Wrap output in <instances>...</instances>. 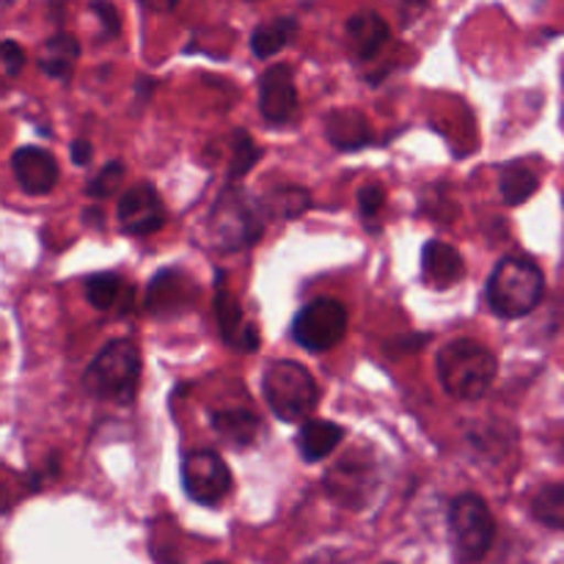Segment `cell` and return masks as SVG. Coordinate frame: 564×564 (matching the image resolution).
<instances>
[{"label": "cell", "mask_w": 564, "mask_h": 564, "mask_svg": "<svg viewBox=\"0 0 564 564\" xmlns=\"http://www.w3.org/2000/svg\"><path fill=\"white\" fill-rule=\"evenodd\" d=\"M499 364L485 345L474 339H455L438 352V380L455 400H482L494 386Z\"/></svg>", "instance_id": "cell-1"}, {"label": "cell", "mask_w": 564, "mask_h": 564, "mask_svg": "<svg viewBox=\"0 0 564 564\" xmlns=\"http://www.w3.org/2000/svg\"><path fill=\"white\" fill-rule=\"evenodd\" d=\"M138 380H141V350L130 339L105 345L83 375L88 394L116 405H130L135 400Z\"/></svg>", "instance_id": "cell-2"}, {"label": "cell", "mask_w": 564, "mask_h": 564, "mask_svg": "<svg viewBox=\"0 0 564 564\" xmlns=\"http://www.w3.org/2000/svg\"><path fill=\"white\" fill-rule=\"evenodd\" d=\"M545 295L543 270L527 257H507L496 264L488 281L490 312L505 319L532 314Z\"/></svg>", "instance_id": "cell-3"}, {"label": "cell", "mask_w": 564, "mask_h": 564, "mask_svg": "<svg viewBox=\"0 0 564 564\" xmlns=\"http://www.w3.org/2000/svg\"><path fill=\"white\" fill-rule=\"evenodd\" d=\"M262 391L270 411L286 424L303 422L308 413H314L319 402L317 380L297 361L270 364V369L262 378Z\"/></svg>", "instance_id": "cell-4"}, {"label": "cell", "mask_w": 564, "mask_h": 564, "mask_svg": "<svg viewBox=\"0 0 564 564\" xmlns=\"http://www.w3.org/2000/svg\"><path fill=\"white\" fill-rule=\"evenodd\" d=\"M264 229V218L257 202L240 187H226L209 215V235L224 251H240L253 246Z\"/></svg>", "instance_id": "cell-5"}, {"label": "cell", "mask_w": 564, "mask_h": 564, "mask_svg": "<svg viewBox=\"0 0 564 564\" xmlns=\"http://www.w3.org/2000/svg\"><path fill=\"white\" fill-rule=\"evenodd\" d=\"M449 532L463 562H479L496 538V521L477 494H463L449 507Z\"/></svg>", "instance_id": "cell-6"}, {"label": "cell", "mask_w": 564, "mask_h": 564, "mask_svg": "<svg viewBox=\"0 0 564 564\" xmlns=\"http://www.w3.org/2000/svg\"><path fill=\"white\" fill-rule=\"evenodd\" d=\"M347 334V308L334 297L308 303L292 323V336L312 352H325L339 345Z\"/></svg>", "instance_id": "cell-7"}, {"label": "cell", "mask_w": 564, "mask_h": 564, "mask_svg": "<svg viewBox=\"0 0 564 564\" xmlns=\"http://www.w3.org/2000/svg\"><path fill=\"white\" fill-rule=\"evenodd\" d=\"M182 488L196 505L215 507L229 496L231 471L213 449H198L182 460Z\"/></svg>", "instance_id": "cell-8"}, {"label": "cell", "mask_w": 564, "mask_h": 564, "mask_svg": "<svg viewBox=\"0 0 564 564\" xmlns=\"http://www.w3.org/2000/svg\"><path fill=\"white\" fill-rule=\"evenodd\" d=\"M116 215H119L121 231L132 237L154 235L165 224V207L160 202L158 191L149 182H138L130 191L121 193Z\"/></svg>", "instance_id": "cell-9"}, {"label": "cell", "mask_w": 564, "mask_h": 564, "mask_svg": "<svg viewBox=\"0 0 564 564\" xmlns=\"http://www.w3.org/2000/svg\"><path fill=\"white\" fill-rule=\"evenodd\" d=\"M297 110L295 77L290 66L279 64L264 72L259 83V113L270 124H286Z\"/></svg>", "instance_id": "cell-10"}, {"label": "cell", "mask_w": 564, "mask_h": 564, "mask_svg": "<svg viewBox=\"0 0 564 564\" xmlns=\"http://www.w3.org/2000/svg\"><path fill=\"white\" fill-rule=\"evenodd\" d=\"M11 171L17 185L28 196H44L58 185V163L47 149L22 147L11 154Z\"/></svg>", "instance_id": "cell-11"}, {"label": "cell", "mask_w": 564, "mask_h": 564, "mask_svg": "<svg viewBox=\"0 0 564 564\" xmlns=\"http://www.w3.org/2000/svg\"><path fill=\"white\" fill-rule=\"evenodd\" d=\"M372 466L358 457L347 455V460H341L334 471H328L325 477V488L334 496L339 505L345 507H361L367 501L369 490H372Z\"/></svg>", "instance_id": "cell-12"}, {"label": "cell", "mask_w": 564, "mask_h": 564, "mask_svg": "<svg viewBox=\"0 0 564 564\" xmlns=\"http://www.w3.org/2000/svg\"><path fill=\"white\" fill-rule=\"evenodd\" d=\"M224 275H218V295H215V314H218L220 336H224L226 345H231L235 350L253 352L259 347V334L253 325L246 323L242 317V308L237 306V301L231 297V292L226 290V284H220Z\"/></svg>", "instance_id": "cell-13"}, {"label": "cell", "mask_w": 564, "mask_h": 564, "mask_svg": "<svg viewBox=\"0 0 564 564\" xmlns=\"http://www.w3.org/2000/svg\"><path fill=\"white\" fill-rule=\"evenodd\" d=\"M466 273V264L457 248L441 240H430L422 251V279L433 290H452Z\"/></svg>", "instance_id": "cell-14"}, {"label": "cell", "mask_w": 564, "mask_h": 564, "mask_svg": "<svg viewBox=\"0 0 564 564\" xmlns=\"http://www.w3.org/2000/svg\"><path fill=\"white\" fill-rule=\"evenodd\" d=\"M325 135L341 152H356V149L369 147L375 141L372 130H369V121L361 110H334V113L325 119Z\"/></svg>", "instance_id": "cell-15"}, {"label": "cell", "mask_w": 564, "mask_h": 564, "mask_svg": "<svg viewBox=\"0 0 564 564\" xmlns=\"http://www.w3.org/2000/svg\"><path fill=\"white\" fill-rule=\"evenodd\" d=\"M347 39H350V47L358 58L372 61L389 42V25L375 11H361V14L347 20Z\"/></svg>", "instance_id": "cell-16"}, {"label": "cell", "mask_w": 564, "mask_h": 564, "mask_svg": "<svg viewBox=\"0 0 564 564\" xmlns=\"http://www.w3.org/2000/svg\"><path fill=\"white\" fill-rule=\"evenodd\" d=\"M77 58H80V44L72 33H55L53 39H47L39 55V69L44 72L53 80L66 83L75 72Z\"/></svg>", "instance_id": "cell-17"}, {"label": "cell", "mask_w": 564, "mask_h": 564, "mask_svg": "<svg viewBox=\"0 0 564 564\" xmlns=\"http://www.w3.org/2000/svg\"><path fill=\"white\" fill-rule=\"evenodd\" d=\"M345 438V430L334 422H323V419H308L297 433V449H301L303 460L319 463L328 455H334L336 446Z\"/></svg>", "instance_id": "cell-18"}, {"label": "cell", "mask_w": 564, "mask_h": 564, "mask_svg": "<svg viewBox=\"0 0 564 564\" xmlns=\"http://www.w3.org/2000/svg\"><path fill=\"white\" fill-rule=\"evenodd\" d=\"M213 427L226 444L251 446L259 435V416L251 411H220L213 413Z\"/></svg>", "instance_id": "cell-19"}, {"label": "cell", "mask_w": 564, "mask_h": 564, "mask_svg": "<svg viewBox=\"0 0 564 564\" xmlns=\"http://www.w3.org/2000/svg\"><path fill=\"white\" fill-rule=\"evenodd\" d=\"M297 33V20L292 17H279L273 22H264L257 31L251 33V50L257 58H273L279 50H284L286 44L295 39Z\"/></svg>", "instance_id": "cell-20"}, {"label": "cell", "mask_w": 564, "mask_h": 564, "mask_svg": "<svg viewBox=\"0 0 564 564\" xmlns=\"http://www.w3.org/2000/svg\"><path fill=\"white\" fill-rule=\"evenodd\" d=\"M540 176L538 171L529 169L527 163H510L501 174V196L510 207H518V204L529 202V198L538 193Z\"/></svg>", "instance_id": "cell-21"}, {"label": "cell", "mask_w": 564, "mask_h": 564, "mask_svg": "<svg viewBox=\"0 0 564 564\" xmlns=\"http://www.w3.org/2000/svg\"><path fill=\"white\" fill-rule=\"evenodd\" d=\"M121 295H124V281L116 273H97L88 279L86 297L99 312H110V308L119 306Z\"/></svg>", "instance_id": "cell-22"}, {"label": "cell", "mask_w": 564, "mask_h": 564, "mask_svg": "<svg viewBox=\"0 0 564 564\" xmlns=\"http://www.w3.org/2000/svg\"><path fill=\"white\" fill-rule=\"evenodd\" d=\"M532 516L543 527L564 532V485H549L532 501Z\"/></svg>", "instance_id": "cell-23"}, {"label": "cell", "mask_w": 564, "mask_h": 564, "mask_svg": "<svg viewBox=\"0 0 564 564\" xmlns=\"http://www.w3.org/2000/svg\"><path fill=\"white\" fill-rule=\"evenodd\" d=\"M262 152L257 149V143L251 141L248 132H235V149H231V165H229V180L237 182L259 163Z\"/></svg>", "instance_id": "cell-24"}, {"label": "cell", "mask_w": 564, "mask_h": 564, "mask_svg": "<svg viewBox=\"0 0 564 564\" xmlns=\"http://www.w3.org/2000/svg\"><path fill=\"white\" fill-rule=\"evenodd\" d=\"M308 207V193L303 187H279L270 196V209L281 218H297Z\"/></svg>", "instance_id": "cell-25"}, {"label": "cell", "mask_w": 564, "mask_h": 564, "mask_svg": "<svg viewBox=\"0 0 564 564\" xmlns=\"http://www.w3.org/2000/svg\"><path fill=\"white\" fill-rule=\"evenodd\" d=\"M121 180H124V163H119V160H116V163L105 165V169L99 171L91 182H88L86 193L91 198H108L119 191Z\"/></svg>", "instance_id": "cell-26"}, {"label": "cell", "mask_w": 564, "mask_h": 564, "mask_svg": "<svg viewBox=\"0 0 564 564\" xmlns=\"http://www.w3.org/2000/svg\"><path fill=\"white\" fill-rule=\"evenodd\" d=\"M386 204V191L383 185H364L361 193H358V209H361L367 218L378 215Z\"/></svg>", "instance_id": "cell-27"}, {"label": "cell", "mask_w": 564, "mask_h": 564, "mask_svg": "<svg viewBox=\"0 0 564 564\" xmlns=\"http://www.w3.org/2000/svg\"><path fill=\"white\" fill-rule=\"evenodd\" d=\"M91 11L99 17V22H102V28L108 36H116V33L121 31L119 9H116L110 0H91Z\"/></svg>", "instance_id": "cell-28"}, {"label": "cell", "mask_w": 564, "mask_h": 564, "mask_svg": "<svg viewBox=\"0 0 564 564\" xmlns=\"http://www.w3.org/2000/svg\"><path fill=\"white\" fill-rule=\"evenodd\" d=\"M3 72L6 77H17L22 72V66H25V53H22L20 44L14 42V39H6L3 42Z\"/></svg>", "instance_id": "cell-29"}, {"label": "cell", "mask_w": 564, "mask_h": 564, "mask_svg": "<svg viewBox=\"0 0 564 564\" xmlns=\"http://www.w3.org/2000/svg\"><path fill=\"white\" fill-rule=\"evenodd\" d=\"M91 143H88V141H83V138H80V141H75V143H72V163H75V165H88V163H91Z\"/></svg>", "instance_id": "cell-30"}, {"label": "cell", "mask_w": 564, "mask_h": 564, "mask_svg": "<svg viewBox=\"0 0 564 564\" xmlns=\"http://www.w3.org/2000/svg\"><path fill=\"white\" fill-rule=\"evenodd\" d=\"M147 11H154V14H169V11L176 9L180 0H138Z\"/></svg>", "instance_id": "cell-31"}, {"label": "cell", "mask_w": 564, "mask_h": 564, "mask_svg": "<svg viewBox=\"0 0 564 564\" xmlns=\"http://www.w3.org/2000/svg\"><path fill=\"white\" fill-rule=\"evenodd\" d=\"M386 564H394V562H386Z\"/></svg>", "instance_id": "cell-32"}, {"label": "cell", "mask_w": 564, "mask_h": 564, "mask_svg": "<svg viewBox=\"0 0 564 564\" xmlns=\"http://www.w3.org/2000/svg\"><path fill=\"white\" fill-rule=\"evenodd\" d=\"M213 564H220V562H213Z\"/></svg>", "instance_id": "cell-33"}]
</instances>
